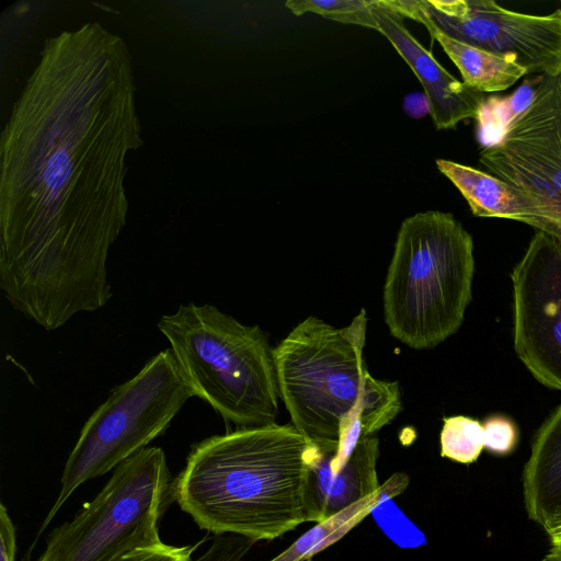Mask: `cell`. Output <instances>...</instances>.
Returning a JSON list of instances; mask_svg holds the SVG:
<instances>
[{
    "instance_id": "6da1fadb",
    "label": "cell",
    "mask_w": 561,
    "mask_h": 561,
    "mask_svg": "<svg viewBox=\"0 0 561 561\" xmlns=\"http://www.w3.org/2000/svg\"><path fill=\"white\" fill-rule=\"evenodd\" d=\"M141 145L131 57L96 22L46 41L1 135L0 288L47 331L112 298L127 154Z\"/></svg>"
},
{
    "instance_id": "7a4b0ae2",
    "label": "cell",
    "mask_w": 561,
    "mask_h": 561,
    "mask_svg": "<svg viewBox=\"0 0 561 561\" xmlns=\"http://www.w3.org/2000/svg\"><path fill=\"white\" fill-rule=\"evenodd\" d=\"M319 447L294 425L237 428L192 446L174 499L201 529L272 540L310 522Z\"/></svg>"
},
{
    "instance_id": "3957f363",
    "label": "cell",
    "mask_w": 561,
    "mask_h": 561,
    "mask_svg": "<svg viewBox=\"0 0 561 561\" xmlns=\"http://www.w3.org/2000/svg\"><path fill=\"white\" fill-rule=\"evenodd\" d=\"M366 331L365 309L344 328L310 316L273 350L279 396L293 425L316 445L336 444L337 463L402 409L399 383L367 370Z\"/></svg>"
},
{
    "instance_id": "277c9868",
    "label": "cell",
    "mask_w": 561,
    "mask_h": 561,
    "mask_svg": "<svg viewBox=\"0 0 561 561\" xmlns=\"http://www.w3.org/2000/svg\"><path fill=\"white\" fill-rule=\"evenodd\" d=\"M473 240L450 213L405 218L397 233L382 290L390 334L430 350L455 334L472 298Z\"/></svg>"
},
{
    "instance_id": "5b68a950",
    "label": "cell",
    "mask_w": 561,
    "mask_h": 561,
    "mask_svg": "<svg viewBox=\"0 0 561 561\" xmlns=\"http://www.w3.org/2000/svg\"><path fill=\"white\" fill-rule=\"evenodd\" d=\"M195 397L239 428L275 424L280 398L268 335L209 304L181 305L158 321Z\"/></svg>"
},
{
    "instance_id": "8992f818",
    "label": "cell",
    "mask_w": 561,
    "mask_h": 561,
    "mask_svg": "<svg viewBox=\"0 0 561 561\" xmlns=\"http://www.w3.org/2000/svg\"><path fill=\"white\" fill-rule=\"evenodd\" d=\"M191 397L195 393L171 348L151 357L136 376L113 388L85 421L38 535L81 484L115 469L162 435Z\"/></svg>"
},
{
    "instance_id": "52a82bcc",
    "label": "cell",
    "mask_w": 561,
    "mask_h": 561,
    "mask_svg": "<svg viewBox=\"0 0 561 561\" xmlns=\"http://www.w3.org/2000/svg\"><path fill=\"white\" fill-rule=\"evenodd\" d=\"M174 501L164 451L146 447L119 463L94 499L50 534L36 561H119L160 543L159 522Z\"/></svg>"
},
{
    "instance_id": "ba28073f",
    "label": "cell",
    "mask_w": 561,
    "mask_h": 561,
    "mask_svg": "<svg viewBox=\"0 0 561 561\" xmlns=\"http://www.w3.org/2000/svg\"><path fill=\"white\" fill-rule=\"evenodd\" d=\"M479 162L525 197L529 226L561 238V72L541 76L530 105Z\"/></svg>"
},
{
    "instance_id": "9c48e42d",
    "label": "cell",
    "mask_w": 561,
    "mask_h": 561,
    "mask_svg": "<svg viewBox=\"0 0 561 561\" xmlns=\"http://www.w3.org/2000/svg\"><path fill=\"white\" fill-rule=\"evenodd\" d=\"M404 18L431 24L465 44L513 58L527 75L561 72V8L546 15L492 0H387Z\"/></svg>"
},
{
    "instance_id": "30bf717a",
    "label": "cell",
    "mask_w": 561,
    "mask_h": 561,
    "mask_svg": "<svg viewBox=\"0 0 561 561\" xmlns=\"http://www.w3.org/2000/svg\"><path fill=\"white\" fill-rule=\"evenodd\" d=\"M512 282L517 357L540 383L561 391V238L537 230Z\"/></svg>"
},
{
    "instance_id": "8fae6325",
    "label": "cell",
    "mask_w": 561,
    "mask_h": 561,
    "mask_svg": "<svg viewBox=\"0 0 561 561\" xmlns=\"http://www.w3.org/2000/svg\"><path fill=\"white\" fill-rule=\"evenodd\" d=\"M374 13L379 32L389 39L423 85L436 128L451 129L465 119L477 121L485 100L483 93L471 90L443 68L409 32L404 16L387 0H375Z\"/></svg>"
},
{
    "instance_id": "7c38bea8",
    "label": "cell",
    "mask_w": 561,
    "mask_h": 561,
    "mask_svg": "<svg viewBox=\"0 0 561 561\" xmlns=\"http://www.w3.org/2000/svg\"><path fill=\"white\" fill-rule=\"evenodd\" d=\"M378 456L376 435L359 440L335 470L324 466L319 449L308 482L310 522H322L376 492L380 488L376 471Z\"/></svg>"
},
{
    "instance_id": "4fadbf2b",
    "label": "cell",
    "mask_w": 561,
    "mask_h": 561,
    "mask_svg": "<svg viewBox=\"0 0 561 561\" xmlns=\"http://www.w3.org/2000/svg\"><path fill=\"white\" fill-rule=\"evenodd\" d=\"M529 519L543 527L561 512V404L538 428L523 471Z\"/></svg>"
},
{
    "instance_id": "5bb4252c",
    "label": "cell",
    "mask_w": 561,
    "mask_h": 561,
    "mask_svg": "<svg viewBox=\"0 0 561 561\" xmlns=\"http://www.w3.org/2000/svg\"><path fill=\"white\" fill-rule=\"evenodd\" d=\"M437 169L458 188L477 217L503 218L529 225L531 210L525 197L505 181L472 167L445 159Z\"/></svg>"
},
{
    "instance_id": "9a60e30c",
    "label": "cell",
    "mask_w": 561,
    "mask_h": 561,
    "mask_svg": "<svg viewBox=\"0 0 561 561\" xmlns=\"http://www.w3.org/2000/svg\"><path fill=\"white\" fill-rule=\"evenodd\" d=\"M409 476L404 472L392 474L380 488L344 508L337 514L317 523L299 537L291 546L270 561H306L335 543L358 525L378 505L401 494L409 485Z\"/></svg>"
},
{
    "instance_id": "2e32d148",
    "label": "cell",
    "mask_w": 561,
    "mask_h": 561,
    "mask_svg": "<svg viewBox=\"0 0 561 561\" xmlns=\"http://www.w3.org/2000/svg\"><path fill=\"white\" fill-rule=\"evenodd\" d=\"M433 39L460 71L462 82L479 93L500 92L514 85L527 70L513 58L502 57L488 50L456 41L424 24Z\"/></svg>"
},
{
    "instance_id": "e0dca14e",
    "label": "cell",
    "mask_w": 561,
    "mask_h": 561,
    "mask_svg": "<svg viewBox=\"0 0 561 561\" xmlns=\"http://www.w3.org/2000/svg\"><path fill=\"white\" fill-rule=\"evenodd\" d=\"M541 76L526 80L506 98L485 99L478 122V136L482 147L497 142L511 123L533 102Z\"/></svg>"
},
{
    "instance_id": "ac0fdd59",
    "label": "cell",
    "mask_w": 561,
    "mask_h": 561,
    "mask_svg": "<svg viewBox=\"0 0 561 561\" xmlns=\"http://www.w3.org/2000/svg\"><path fill=\"white\" fill-rule=\"evenodd\" d=\"M439 440L442 457L472 463L484 449L482 424L463 415L445 417Z\"/></svg>"
},
{
    "instance_id": "d6986e66",
    "label": "cell",
    "mask_w": 561,
    "mask_h": 561,
    "mask_svg": "<svg viewBox=\"0 0 561 561\" xmlns=\"http://www.w3.org/2000/svg\"><path fill=\"white\" fill-rule=\"evenodd\" d=\"M374 4L375 0H289L285 3L295 15L311 12L340 23L359 25L379 32Z\"/></svg>"
},
{
    "instance_id": "ffe728a7",
    "label": "cell",
    "mask_w": 561,
    "mask_h": 561,
    "mask_svg": "<svg viewBox=\"0 0 561 561\" xmlns=\"http://www.w3.org/2000/svg\"><path fill=\"white\" fill-rule=\"evenodd\" d=\"M483 445L484 448L497 456L511 454L518 442L516 425L505 416H492L484 421Z\"/></svg>"
},
{
    "instance_id": "44dd1931",
    "label": "cell",
    "mask_w": 561,
    "mask_h": 561,
    "mask_svg": "<svg viewBox=\"0 0 561 561\" xmlns=\"http://www.w3.org/2000/svg\"><path fill=\"white\" fill-rule=\"evenodd\" d=\"M199 546L198 543L188 546H173L160 543L139 548L119 561H193L192 554Z\"/></svg>"
},
{
    "instance_id": "7402d4cb",
    "label": "cell",
    "mask_w": 561,
    "mask_h": 561,
    "mask_svg": "<svg viewBox=\"0 0 561 561\" xmlns=\"http://www.w3.org/2000/svg\"><path fill=\"white\" fill-rule=\"evenodd\" d=\"M253 541L236 536H219L213 545L193 561H239Z\"/></svg>"
},
{
    "instance_id": "603a6c76",
    "label": "cell",
    "mask_w": 561,
    "mask_h": 561,
    "mask_svg": "<svg viewBox=\"0 0 561 561\" xmlns=\"http://www.w3.org/2000/svg\"><path fill=\"white\" fill-rule=\"evenodd\" d=\"M15 527L4 504L0 505V561H15Z\"/></svg>"
},
{
    "instance_id": "cb8c5ba5",
    "label": "cell",
    "mask_w": 561,
    "mask_h": 561,
    "mask_svg": "<svg viewBox=\"0 0 561 561\" xmlns=\"http://www.w3.org/2000/svg\"><path fill=\"white\" fill-rule=\"evenodd\" d=\"M542 528L547 533L550 546L545 559H556L561 561V512Z\"/></svg>"
},
{
    "instance_id": "d4e9b609",
    "label": "cell",
    "mask_w": 561,
    "mask_h": 561,
    "mask_svg": "<svg viewBox=\"0 0 561 561\" xmlns=\"http://www.w3.org/2000/svg\"><path fill=\"white\" fill-rule=\"evenodd\" d=\"M403 110L413 118H421L431 114V104L425 93L413 92L405 95Z\"/></svg>"
},
{
    "instance_id": "484cf974",
    "label": "cell",
    "mask_w": 561,
    "mask_h": 561,
    "mask_svg": "<svg viewBox=\"0 0 561 561\" xmlns=\"http://www.w3.org/2000/svg\"><path fill=\"white\" fill-rule=\"evenodd\" d=\"M546 561H559V560H556V559H545Z\"/></svg>"
},
{
    "instance_id": "4316f807",
    "label": "cell",
    "mask_w": 561,
    "mask_h": 561,
    "mask_svg": "<svg viewBox=\"0 0 561 561\" xmlns=\"http://www.w3.org/2000/svg\"><path fill=\"white\" fill-rule=\"evenodd\" d=\"M306 561H312V559H308V560H306Z\"/></svg>"
}]
</instances>
